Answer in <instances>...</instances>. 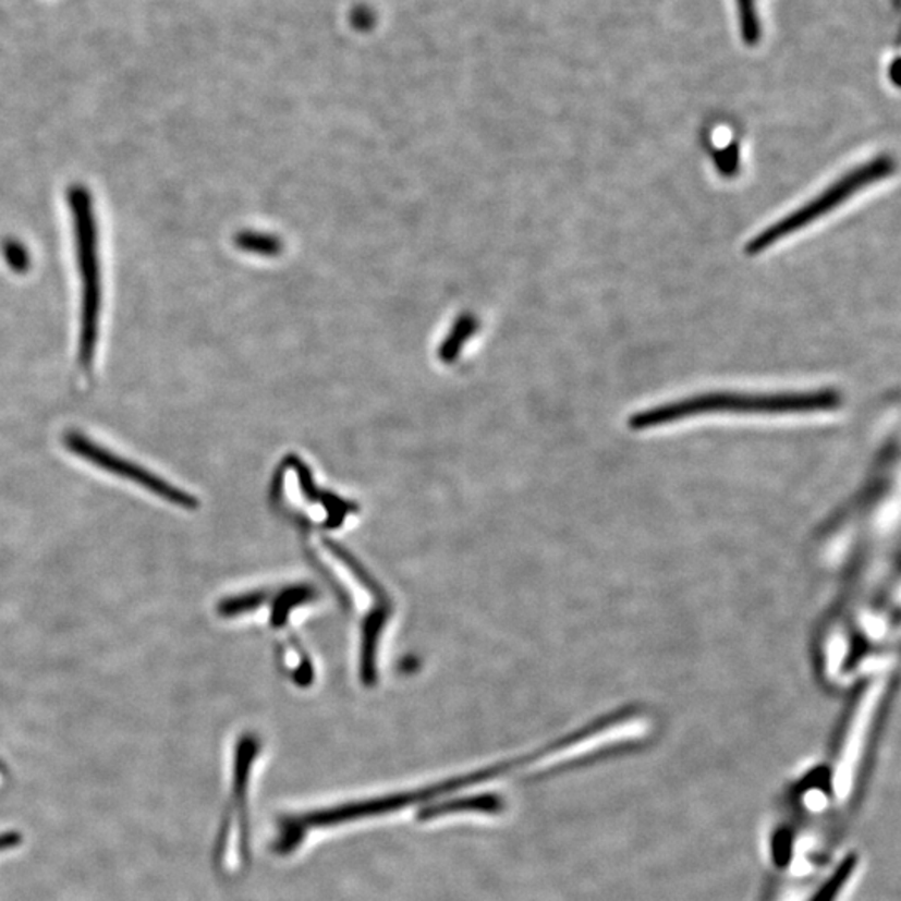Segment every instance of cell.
<instances>
[{"mask_svg":"<svg viewBox=\"0 0 901 901\" xmlns=\"http://www.w3.org/2000/svg\"><path fill=\"white\" fill-rule=\"evenodd\" d=\"M473 326H476V321L473 322V317H463V319H460V322L454 326L456 341L445 342V346H442L441 350V357L446 361V363H451V361L456 357L458 346L463 344L464 339H466L467 336L473 334Z\"/></svg>","mask_w":901,"mask_h":901,"instance_id":"obj_8","label":"cell"},{"mask_svg":"<svg viewBox=\"0 0 901 901\" xmlns=\"http://www.w3.org/2000/svg\"><path fill=\"white\" fill-rule=\"evenodd\" d=\"M738 9H740L741 31H743V39L750 46L758 44L762 29H759L758 15H756L755 0H738Z\"/></svg>","mask_w":901,"mask_h":901,"instance_id":"obj_6","label":"cell"},{"mask_svg":"<svg viewBox=\"0 0 901 901\" xmlns=\"http://www.w3.org/2000/svg\"><path fill=\"white\" fill-rule=\"evenodd\" d=\"M235 243H238L240 249L247 251V253L275 254L276 240H272L269 235L243 232V234L238 235Z\"/></svg>","mask_w":901,"mask_h":901,"instance_id":"obj_7","label":"cell"},{"mask_svg":"<svg viewBox=\"0 0 901 901\" xmlns=\"http://www.w3.org/2000/svg\"><path fill=\"white\" fill-rule=\"evenodd\" d=\"M841 404V392L831 388L802 392H705L640 411L630 417L628 424L633 431H649L713 414L805 416L830 413L840 410Z\"/></svg>","mask_w":901,"mask_h":901,"instance_id":"obj_1","label":"cell"},{"mask_svg":"<svg viewBox=\"0 0 901 901\" xmlns=\"http://www.w3.org/2000/svg\"><path fill=\"white\" fill-rule=\"evenodd\" d=\"M894 168L897 166H894L893 157L887 156V154L873 157L865 165L856 166L852 171L841 175L824 193L813 197L809 203L803 204L802 207L784 216L780 221L774 222V224L758 232L746 244L745 253L748 256H758V254L765 253L780 241L787 240V238L796 234L802 229L815 224L818 219L825 218V216L837 210L838 207L843 206L860 191H865L869 185L890 178L894 172Z\"/></svg>","mask_w":901,"mask_h":901,"instance_id":"obj_3","label":"cell"},{"mask_svg":"<svg viewBox=\"0 0 901 901\" xmlns=\"http://www.w3.org/2000/svg\"><path fill=\"white\" fill-rule=\"evenodd\" d=\"M69 209L75 231L78 278H81V338L78 360L89 369L99 338V317L102 311V278H100L99 247L94 200L84 185H72L68 193Z\"/></svg>","mask_w":901,"mask_h":901,"instance_id":"obj_2","label":"cell"},{"mask_svg":"<svg viewBox=\"0 0 901 901\" xmlns=\"http://www.w3.org/2000/svg\"><path fill=\"white\" fill-rule=\"evenodd\" d=\"M22 838L19 837L17 833H5L0 837V850H5V848L15 847V844L21 843Z\"/></svg>","mask_w":901,"mask_h":901,"instance_id":"obj_10","label":"cell"},{"mask_svg":"<svg viewBox=\"0 0 901 901\" xmlns=\"http://www.w3.org/2000/svg\"><path fill=\"white\" fill-rule=\"evenodd\" d=\"M2 253H4L5 263H8L14 271L25 272L29 269V254H27L25 247L22 246L21 243H17V241H8L4 247H2Z\"/></svg>","mask_w":901,"mask_h":901,"instance_id":"obj_9","label":"cell"},{"mask_svg":"<svg viewBox=\"0 0 901 901\" xmlns=\"http://www.w3.org/2000/svg\"><path fill=\"white\" fill-rule=\"evenodd\" d=\"M855 863V856H848V859H844L843 862H841L840 868H838L837 875H833V877L827 881L825 888H821L812 901H833L835 898L838 897V893H840L844 881L852 877Z\"/></svg>","mask_w":901,"mask_h":901,"instance_id":"obj_5","label":"cell"},{"mask_svg":"<svg viewBox=\"0 0 901 901\" xmlns=\"http://www.w3.org/2000/svg\"><path fill=\"white\" fill-rule=\"evenodd\" d=\"M64 445L71 453L89 461L94 466L115 474L119 478L136 483V485L143 486L147 491L159 496V498L171 502V504H175V507L184 508V510H196V508L199 507L197 499L191 496L190 492L182 491V489L175 488L174 485L165 482V479L159 478V476L150 473V471L144 470L143 466H137V464L111 453V451L97 445V442L90 441L83 433H65Z\"/></svg>","mask_w":901,"mask_h":901,"instance_id":"obj_4","label":"cell"}]
</instances>
